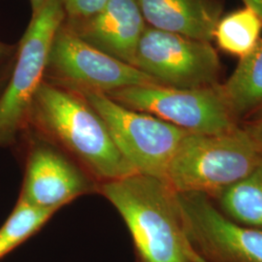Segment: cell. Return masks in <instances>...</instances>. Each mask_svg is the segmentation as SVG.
Returning a JSON list of instances; mask_svg holds the SVG:
<instances>
[{
    "instance_id": "cell-19",
    "label": "cell",
    "mask_w": 262,
    "mask_h": 262,
    "mask_svg": "<svg viewBox=\"0 0 262 262\" xmlns=\"http://www.w3.org/2000/svg\"><path fill=\"white\" fill-rule=\"evenodd\" d=\"M252 134L254 141L257 143V145L259 146L260 150H262V122L255 126V128L252 132H250Z\"/></svg>"
},
{
    "instance_id": "cell-15",
    "label": "cell",
    "mask_w": 262,
    "mask_h": 262,
    "mask_svg": "<svg viewBox=\"0 0 262 262\" xmlns=\"http://www.w3.org/2000/svg\"><path fill=\"white\" fill-rule=\"evenodd\" d=\"M261 30V18L246 6L220 19L214 38L222 50L243 57L251 53L259 42Z\"/></svg>"
},
{
    "instance_id": "cell-5",
    "label": "cell",
    "mask_w": 262,
    "mask_h": 262,
    "mask_svg": "<svg viewBox=\"0 0 262 262\" xmlns=\"http://www.w3.org/2000/svg\"><path fill=\"white\" fill-rule=\"evenodd\" d=\"M79 94L103 119L116 146L134 170L165 181L172 157L189 132L155 116L126 108L103 93Z\"/></svg>"
},
{
    "instance_id": "cell-9",
    "label": "cell",
    "mask_w": 262,
    "mask_h": 262,
    "mask_svg": "<svg viewBox=\"0 0 262 262\" xmlns=\"http://www.w3.org/2000/svg\"><path fill=\"white\" fill-rule=\"evenodd\" d=\"M29 145L19 200L57 212L79 197L98 193L99 183L75 159L36 131Z\"/></svg>"
},
{
    "instance_id": "cell-10",
    "label": "cell",
    "mask_w": 262,
    "mask_h": 262,
    "mask_svg": "<svg viewBox=\"0 0 262 262\" xmlns=\"http://www.w3.org/2000/svg\"><path fill=\"white\" fill-rule=\"evenodd\" d=\"M191 247L209 262H262V230L230 221L206 194L176 192Z\"/></svg>"
},
{
    "instance_id": "cell-12",
    "label": "cell",
    "mask_w": 262,
    "mask_h": 262,
    "mask_svg": "<svg viewBox=\"0 0 262 262\" xmlns=\"http://www.w3.org/2000/svg\"><path fill=\"white\" fill-rule=\"evenodd\" d=\"M149 27L211 42L220 20L215 0H137Z\"/></svg>"
},
{
    "instance_id": "cell-23",
    "label": "cell",
    "mask_w": 262,
    "mask_h": 262,
    "mask_svg": "<svg viewBox=\"0 0 262 262\" xmlns=\"http://www.w3.org/2000/svg\"><path fill=\"white\" fill-rule=\"evenodd\" d=\"M2 83H3V80H2V78L0 77V90H1V86H2Z\"/></svg>"
},
{
    "instance_id": "cell-17",
    "label": "cell",
    "mask_w": 262,
    "mask_h": 262,
    "mask_svg": "<svg viewBox=\"0 0 262 262\" xmlns=\"http://www.w3.org/2000/svg\"><path fill=\"white\" fill-rule=\"evenodd\" d=\"M68 21H79L93 17L109 0H61Z\"/></svg>"
},
{
    "instance_id": "cell-3",
    "label": "cell",
    "mask_w": 262,
    "mask_h": 262,
    "mask_svg": "<svg viewBox=\"0 0 262 262\" xmlns=\"http://www.w3.org/2000/svg\"><path fill=\"white\" fill-rule=\"evenodd\" d=\"M262 150L248 131L187 133L169 163L165 182L176 192L217 193L248 176Z\"/></svg>"
},
{
    "instance_id": "cell-13",
    "label": "cell",
    "mask_w": 262,
    "mask_h": 262,
    "mask_svg": "<svg viewBox=\"0 0 262 262\" xmlns=\"http://www.w3.org/2000/svg\"><path fill=\"white\" fill-rule=\"evenodd\" d=\"M234 118L247 117L262 110V40L247 56L241 57L232 75L221 86Z\"/></svg>"
},
{
    "instance_id": "cell-22",
    "label": "cell",
    "mask_w": 262,
    "mask_h": 262,
    "mask_svg": "<svg viewBox=\"0 0 262 262\" xmlns=\"http://www.w3.org/2000/svg\"><path fill=\"white\" fill-rule=\"evenodd\" d=\"M194 250V249H193ZM191 262H209L206 260L203 256H201L199 253H197L195 251H193L192 255H191Z\"/></svg>"
},
{
    "instance_id": "cell-21",
    "label": "cell",
    "mask_w": 262,
    "mask_h": 262,
    "mask_svg": "<svg viewBox=\"0 0 262 262\" xmlns=\"http://www.w3.org/2000/svg\"><path fill=\"white\" fill-rule=\"evenodd\" d=\"M9 52V46H7V45H5V44H3V43L0 42V59H1L2 57H4L6 55H8Z\"/></svg>"
},
{
    "instance_id": "cell-16",
    "label": "cell",
    "mask_w": 262,
    "mask_h": 262,
    "mask_svg": "<svg viewBox=\"0 0 262 262\" xmlns=\"http://www.w3.org/2000/svg\"><path fill=\"white\" fill-rule=\"evenodd\" d=\"M56 213L18 200L11 215L0 227V258L38 232Z\"/></svg>"
},
{
    "instance_id": "cell-14",
    "label": "cell",
    "mask_w": 262,
    "mask_h": 262,
    "mask_svg": "<svg viewBox=\"0 0 262 262\" xmlns=\"http://www.w3.org/2000/svg\"><path fill=\"white\" fill-rule=\"evenodd\" d=\"M220 201L237 222L262 228V159L248 176L222 191Z\"/></svg>"
},
{
    "instance_id": "cell-18",
    "label": "cell",
    "mask_w": 262,
    "mask_h": 262,
    "mask_svg": "<svg viewBox=\"0 0 262 262\" xmlns=\"http://www.w3.org/2000/svg\"><path fill=\"white\" fill-rule=\"evenodd\" d=\"M247 7L253 9L262 19V0H243Z\"/></svg>"
},
{
    "instance_id": "cell-6",
    "label": "cell",
    "mask_w": 262,
    "mask_h": 262,
    "mask_svg": "<svg viewBox=\"0 0 262 262\" xmlns=\"http://www.w3.org/2000/svg\"><path fill=\"white\" fill-rule=\"evenodd\" d=\"M105 94L126 108L155 116L189 133L220 134L237 127L219 85L176 89L147 84Z\"/></svg>"
},
{
    "instance_id": "cell-11",
    "label": "cell",
    "mask_w": 262,
    "mask_h": 262,
    "mask_svg": "<svg viewBox=\"0 0 262 262\" xmlns=\"http://www.w3.org/2000/svg\"><path fill=\"white\" fill-rule=\"evenodd\" d=\"M67 26L90 45L130 66L147 27L137 0H109L93 17Z\"/></svg>"
},
{
    "instance_id": "cell-1",
    "label": "cell",
    "mask_w": 262,
    "mask_h": 262,
    "mask_svg": "<svg viewBox=\"0 0 262 262\" xmlns=\"http://www.w3.org/2000/svg\"><path fill=\"white\" fill-rule=\"evenodd\" d=\"M54 142L99 184L137 173L116 146L103 119L75 91L44 81L28 128Z\"/></svg>"
},
{
    "instance_id": "cell-7",
    "label": "cell",
    "mask_w": 262,
    "mask_h": 262,
    "mask_svg": "<svg viewBox=\"0 0 262 262\" xmlns=\"http://www.w3.org/2000/svg\"><path fill=\"white\" fill-rule=\"evenodd\" d=\"M45 80L78 93L109 94L129 86L159 84L136 67L86 43L66 20L58 28L50 50Z\"/></svg>"
},
{
    "instance_id": "cell-2",
    "label": "cell",
    "mask_w": 262,
    "mask_h": 262,
    "mask_svg": "<svg viewBox=\"0 0 262 262\" xmlns=\"http://www.w3.org/2000/svg\"><path fill=\"white\" fill-rule=\"evenodd\" d=\"M98 194L121 215L129 230L136 262H191L176 191L140 173L99 184Z\"/></svg>"
},
{
    "instance_id": "cell-8",
    "label": "cell",
    "mask_w": 262,
    "mask_h": 262,
    "mask_svg": "<svg viewBox=\"0 0 262 262\" xmlns=\"http://www.w3.org/2000/svg\"><path fill=\"white\" fill-rule=\"evenodd\" d=\"M132 66L159 84L176 89L216 85L221 64L210 42L147 26Z\"/></svg>"
},
{
    "instance_id": "cell-20",
    "label": "cell",
    "mask_w": 262,
    "mask_h": 262,
    "mask_svg": "<svg viewBox=\"0 0 262 262\" xmlns=\"http://www.w3.org/2000/svg\"><path fill=\"white\" fill-rule=\"evenodd\" d=\"M50 0H30L31 9H32V16L36 15L39 11L47 4Z\"/></svg>"
},
{
    "instance_id": "cell-4",
    "label": "cell",
    "mask_w": 262,
    "mask_h": 262,
    "mask_svg": "<svg viewBox=\"0 0 262 262\" xmlns=\"http://www.w3.org/2000/svg\"><path fill=\"white\" fill-rule=\"evenodd\" d=\"M64 20L61 0H50L32 16L12 76L0 95V149L15 143L19 133L27 130L31 105L45 81L50 50Z\"/></svg>"
}]
</instances>
